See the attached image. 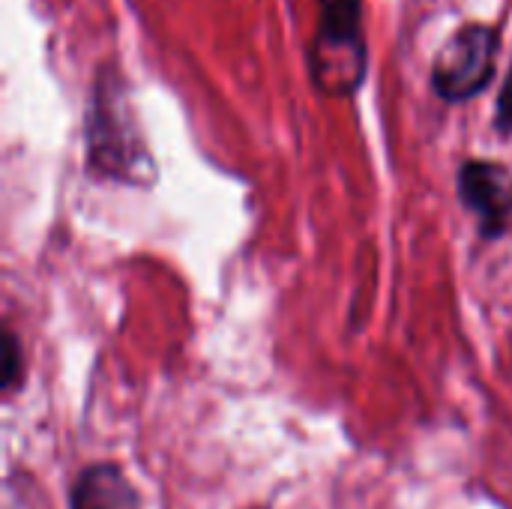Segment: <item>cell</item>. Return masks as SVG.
I'll return each instance as SVG.
<instances>
[{
	"label": "cell",
	"mask_w": 512,
	"mask_h": 509,
	"mask_svg": "<svg viewBox=\"0 0 512 509\" xmlns=\"http://www.w3.org/2000/svg\"><path fill=\"white\" fill-rule=\"evenodd\" d=\"M111 81H99L93 93L90 108V126H87V159L90 168L117 180L141 183V168L147 162V150L141 147L132 120L126 117V102L117 96V90H108Z\"/></svg>",
	"instance_id": "obj_2"
},
{
	"label": "cell",
	"mask_w": 512,
	"mask_h": 509,
	"mask_svg": "<svg viewBox=\"0 0 512 509\" xmlns=\"http://www.w3.org/2000/svg\"><path fill=\"white\" fill-rule=\"evenodd\" d=\"M312 78L327 96H351L366 78L363 0H321Z\"/></svg>",
	"instance_id": "obj_1"
},
{
	"label": "cell",
	"mask_w": 512,
	"mask_h": 509,
	"mask_svg": "<svg viewBox=\"0 0 512 509\" xmlns=\"http://www.w3.org/2000/svg\"><path fill=\"white\" fill-rule=\"evenodd\" d=\"M24 357H21V342L12 330H3V396H12L21 384V375H24Z\"/></svg>",
	"instance_id": "obj_6"
},
{
	"label": "cell",
	"mask_w": 512,
	"mask_h": 509,
	"mask_svg": "<svg viewBox=\"0 0 512 509\" xmlns=\"http://www.w3.org/2000/svg\"><path fill=\"white\" fill-rule=\"evenodd\" d=\"M498 30L489 24H465L435 57L432 84L447 102H468L483 93L498 63Z\"/></svg>",
	"instance_id": "obj_3"
},
{
	"label": "cell",
	"mask_w": 512,
	"mask_h": 509,
	"mask_svg": "<svg viewBox=\"0 0 512 509\" xmlns=\"http://www.w3.org/2000/svg\"><path fill=\"white\" fill-rule=\"evenodd\" d=\"M69 509H144L138 486L117 462L84 465L69 486Z\"/></svg>",
	"instance_id": "obj_5"
},
{
	"label": "cell",
	"mask_w": 512,
	"mask_h": 509,
	"mask_svg": "<svg viewBox=\"0 0 512 509\" xmlns=\"http://www.w3.org/2000/svg\"><path fill=\"white\" fill-rule=\"evenodd\" d=\"M498 126L501 129H512V72L510 81H507V90L501 93V105H498Z\"/></svg>",
	"instance_id": "obj_7"
},
{
	"label": "cell",
	"mask_w": 512,
	"mask_h": 509,
	"mask_svg": "<svg viewBox=\"0 0 512 509\" xmlns=\"http://www.w3.org/2000/svg\"><path fill=\"white\" fill-rule=\"evenodd\" d=\"M459 195L480 219L486 240L504 237L512 225V171L501 162L474 159L459 171Z\"/></svg>",
	"instance_id": "obj_4"
}]
</instances>
